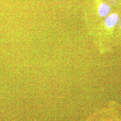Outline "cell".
<instances>
[{"mask_svg": "<svg viewBox=\"0 0 121 121\" xmlns=\"http://www.w3.org/2000/svg\"><path fill=\"white\" fill-rule=\"evenodd\" d=\"M119 20L118 16L116 13H112L105 17L104 23L106 27L112 28L117 23Z\"/></svg>", "mask_w": 121, "mask_h": 121, "instance_id": "1", "label": "cell"}, {"mask_svg": "<svg viewBox=\"0 0 121 121\" xmlns=\"http://www.w3.org/2000/svg\"><path fill=\"white\" fill-rule=\"evenodd\" d=\"M110 11L111 8L110 6L105 3H101L98 7V13L101 17H104L108 16Z\"/></svg>", "mask_w": 121, "mask_h": 121, "instance_id": "2", "label": "cell"}, {"mask_svg": "<svg viewBox=\"0 0 121 121\" xmlns=\"http://www.w3.org/2000/svg\"><path fill=\"white\" fill-rule=\"evenodd\" d=\"M108 4L111 5H116L117 4V0H104Z\"/></svg>", "mask_w": 121, "mask_h": 121, "instance_id": "3", "label": "cell"}, {"mask_svg": "<svg viewBox=\"0 0 121 121\" xmlns=\"http://www.w3.org/2000/svg\"><path fill=\"white\" fill-rule=\"evenodd\" d=\"M117 23H118V26L121 28V17L120 19H119Z\"/></svg>", "mask_w": 121, "mask_h": 121, "instance_id": "4", "label": "cell"}]
</instances>
